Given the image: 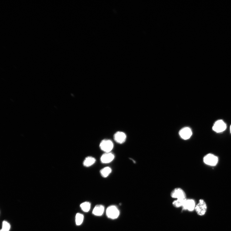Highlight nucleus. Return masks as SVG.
Instances as JSON below:
<instances>
[{
  "instance_id": "f257e3e1",
  "label": "nucleus",
  "mask_w": 231,
  "mask_h": 231,
  "mask_svg": "<svg viewBox=\"0 0 231 231\" xmlns=\"http://www.w3.org/2000/svg\"><path fill=\"white\" fill-rule=\"evenodd\" d=\"M195 210L198 216H204L207 210V206L205 201L202 199L199 200L198 204L196 205Z\"/></svg>"
},
{
  "instance_id": "f03ea898",
  "label": "nucleus",
  "mask_w": 231,
  "mask_h": 231,
  "mask_svg": "<svg viewBox=\"0 0 231 231\" xmlns=\"http://www.w3.org/2000/svg\"><path fill=\"white\" fill-rule=\"evenodd\" d=\"M172 198L176 200H186V195L184 191L180 188H175L171 193Z\"/></svg>"
},
{
  "instance_id": "7ed1b4c3",
  "label": "nucleus",
  "mask_w": 231,
  "mask_h": 231,
  "mask_svg": "<svg viewBox=\"0 0 231 231\" xmlns=\"http://www.w3.org/2000/svg\"><path fill=\"white\" fill-rule=\"evenodd\" d=\"M204 163L210 166H216L218 163V157L214 155L210 154L205 155L203 159Z\"/></svg>"
},
{
  "instance_id": "20e7f679",
  "label": "nucleus",
  "mask_w": 231,
  "mask_h": 231,
  "mask_svg": "<svg viewBox=\"0 0 231 231\" xmlns=\"http://www.w3.org/2000/svg\"><path fill=\"white\" fill-rule=\"evenodd\" d=\"M114 145L112 141L110 140L105 139L100 143V147L101 149L105 153H109L113 148Z\"/></svg>"
},
{
  "instance_id": "39448f33",
  "label": "nucleus",
  "mask_w": 231,
  "mask_h": 231,
  "mask_svg": "<svg viewBox=\"0 0 231 231\" xmlns=\"http://www.w3.org/2000/svg\"><path fill=\"white\" fill-rule=\"evenodd\" d=\"M106 214L108 218L113 219H116L118 217L119 212L116 206H110L108 207L106 210Z\"/></svg>"
},
{
  "instance_id": "423d86ee",
  "label": "nucleus",
  "mask_w": 231,
  "mask_h": 231,
  "mask_svg": "<svg viewBox=\"0 0 231 231\" xmlns=\"http://www.w3.org/2000/svg\"><path fill=\"white\" fill-rule=\"evenodd\" d=\"M226 127V125L224 121L220 120L215 122L213 126L212 130L215 132L219 133L225 131Z\"/></svg>"
},
{
  "instance_id": "0eeeda50",
  "label": "nucleus",
  "mask_w": 231,
  "mask_h": 231,
  "mask_svg": "<svg viewBox=\"0 0 231 231\" xmlns=\"http://www.w3.org/2000/svg\"><path fill=\"white\" fill-rule=\"evenodd\" d=\"M195 200L193 199H186L182 207L183 209L192 212L193 211L196 206Z\"/></svg>"
},
{
  "instance_id": "6e6552de",
  "label": "nucleus",
  "mask_w": 231,
  "mask_h": 231,
  "mask_svg": "<svg viewBox=\"0 0 231 231\" xmlns=\"http://www.w3.org/2000/svg\"><path fill=\"white\" fill-rule=\"evenodd\" d=\"M179 134L180 138L183 139L187 140L189 139L192 134V130L188 127H185L179 131Z\"/></svg>"
},
{
  "instance_id": "1a4fd4ad",
  "label": "nucleus",
  "mask_w": 231,
  "mask_h": 231,
  "mask_svg": "<svg viewBox=\"0 0 231 231\" xmlns=\"http://www.w3.org/2000/svg\"><path fill=\"white\" fill-rule=\"evenodd\" d=\"M114 140L115 142L119 144H123L126 141V134L122 132H116L114 136Z\"/></svg>"
},
{
  "instance_id": "9d476101",
  "label": "nucleus",
  "mask_w": 231,
  "mask_h": 231,
  "mask_svg": "<svg viewBox=\"0 0 231 231\" xmlns=\"http://www.w3.org/2000/svg\"><path fill=\"white\" fill-rule=\"evenodd\" d=\"M115 156L110 152L106 153L103 155L101 158V160L103 163H108L112 162Z\"/></svg>"
},
{
  "instance_id": "9b49d317",
  "label": "nucleus",
  "mask_w": 231,
  "mask_h": 231,
  "mask_svg": "<svg viewBox=\"0 0 231 231\" xmlns=\"http://www.w3.org/2000/svg\"><path fill=\"white\" fill-rule=\"evenodd\" d=\"M105 208L104 206L100 205L95 206L93 210V213L96 216H101L104 212Z\"/></svg>"
},
{
  "instance_id": "f8f14e48",
  "label": "nucleus",
  "mask_w": 231,
  "mask_h": 231,
  "mask_svg": "<svg viewBox=\"0 0 231 231\" xmlns=\"http://www.w3.org/2000/svg\"><path fill=\"white\" fill-rule=\"evenodd\" d=\"M96 162V159L94 158L89 156L85 158L83 162L84 165L86 167H89L92 166Z\"/></svg>"
},
{
  "instance_id": "ddd939ff",
  "label": "nucleus",
  "mask_w": 231,
  "mask_h": 231,
  "mask_svg": "<svg viewBox=\"0 0 231 231\" xmlns=\"http://www.w3.org/2000/svg\"><path fill=\"white\" fill-rule=\"evenodd\" d=\"M112 171V170L109 167H106L103 168L100 171L102 176L104 178L107 177Z\"/></svg>"
},
{
  "instance_id": "4468645a",
  "label": "nucleus",
  "mask_w": 231,
  "mask_h": 231,
  "mask_svg": "<svg viewBox=\"0 0 231 231\" xmlns=\"http://www.w3.org/2000/svg\"><path fill=\"white\" fill-rule=\"evenodd\" d=\"M186 200H176L173 202L172 205L175 208H180L182 207Z\"/></svg>"
},
{
  "instance_id": "2eb2a0df",
  "label": "nucleus",
  "mask_w": 231,
  "mask_h": 231,
  "mask_svg": "<svg viewBox=\"0 0 231 231\" xmlns=\"http://www.w3.org/2000/svg\"><path fill=\"white\" fill-rule=\"evenodd\" d=\"M84 220L83 215L81 213H77L76 215V222L77 225H80L82 223Z\"/></svg>"
},
{
  "instance_id": "dca6fc26",
  "label": "nucleus",
  "mask_w": 231,
  "mask_h": 231,
  "mask_svg": "<svg viewBox=\"0 0 231 231\" xmlns=\"http://www.w3.org/2000/svg\"><path fill=\"white\" fill-rule=\"evenodd\" d=\"M80 207L84 212H88L90 209L91 204L89 202H85L80 205Z\"/></svg>"
},
{
  "instance_id": "f3484780",
  "label": "nucleus",
  "mask_w": 231,
  "mask_h": 231,
  "mask_svg": "<svg viewBox=\"0 0 231 231\" xmlns=\"http://www.w3.org/2000/svg\"><path fill=\"white\" fill-rule=\"evenodd\" d=\"M10 228V225L7 222L4 221L2 223V228L1 231H9Z\"/></svg>"
},
{
  "instance_id": "a211bd4d",
  "label": "nucleus",
  "mask_w": 231,
  "mask_h": 231,
  "mask_svg": "<svg viewBox=\"0 0 231 231\" xmlns=\"http://www.w3.org/2000/svg\"><path fill=\"white\" fill-rule=\"evenodd\" d=\"M230 132H231V125L230 126Z\"/></svg>"
}]
</instances>
